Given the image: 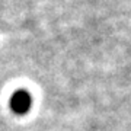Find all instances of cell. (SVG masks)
<instances>
[{"instance_id": "1", "label": "cell", "mask_w": 131, "mask_h": 131, "mask_svg": "<svg viewBox=\"0 0 131 131\" xmlns=\"http://www.w3.org/2000/svg\"><path fill=\"white\" fill-rule=\"evenodd\" d=\"M31 105H32V98L26 90H18L10 98V109L19 115L28 112Z\"/></svg>"}]
</instances>
